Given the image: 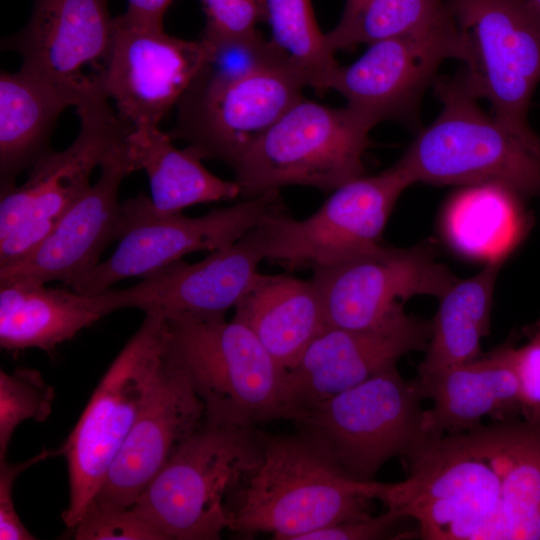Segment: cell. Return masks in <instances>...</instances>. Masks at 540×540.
<instances>
[{"label": "cell", "instance_id": "obj_2", "mask_svg": "<svg viewBox=\"0 0 540 540\" xmlns=\"http://www.w3.org/2000/svg\"><path fill=\"white\" fill-rule=\"evenodd\" d=\"M380 482L346 474L302 433L263 434L262 454L227 502L228 529L300 540L312 531L371 516Z\"/></svg>", "mask_w": 540, "mask_h": 540}, {"label": "cell", "instance_id": "obj_13", "mask_svg": "<svg viewBox=\"0 0 540 540\" xmlns=\"http://www.w3.org/2000/svg\"><path fill=\"white\" fill-rule=\"evenodd\" d=\"M410 185L394 164L333 190L305 219H294L285 209L278 212L265 223L266 259L290 269L315 270L375 249L399 196Z\"/></svg>", "mask_w": 540, "mask_h": 540}, {"label": "cell", "instance_id": "obj_16", "mask_svg": "<svg viewBox=\"0 0 540 540\" xmlns=\"http://www.w3.org/2000/svg\"><path fill=\"white\" fill-rule=\"evenodd\" d=\"M209 57L202 39L184 40L163 26L114 18L112 45L100 79L117 115L132 128L159 126Z\"/></svg>", "mask_w": 540, "mask_h": 540}, {"label": "cell", "instance_id": "obj_29", "mask_svg": "<svg viewBox=\"0 0 540 540\" xmlns=\"http://www.w3.org/2000/svg\"><path fill=\"white\" fill-rule=\"evenodd\" d=\"M262 20L271 30L269 45L306 86L326 91L339 66L316 22L311 0H262Z\"/></svg>", "mask_w": 540, "mask_h": 540}, {"label": "cell", "instance_id": "obj_35", "mask_svg": "<svg viewBox=\"0 0 540 540\" xmlns=\"http://www.w3.org/2000/svg\"><path fill=\"white\" fill-rule=\"evenodd\" d=\"M55 452L42 450L34 457L19 463L0 461V539L32 540L35 536L22 523L13 501L14 483L18 476L29 467L46 459Z\"/></svg>", "mask_w": 540, "mask_h": 540}, {"label": "cell", "instance_id": "obj_18", "mask_svg": "<svg viewBox=\"0 0 540 540\" xmlns=\"http://www.w3.org/2000/svg\"><path fill=\"white\" fill-rule=\"evenodd\" d=\"M127 135L101 162L98 180L66 211L46 238L21 260L0 266V286L57 280L66 283L99 263L104 250L119 240V188L126 176L137 171Z\"/></svg>", "mask_w": 540, "mask_h": 540}, {"label": "cell", "instance_id": "obj_34", "mask_svg": "<svg viewBox=\"0 0 540 540\" xmlns=\"http://www.w3.org/2000/svg\"><path fill=\"white\" fill-rule=\"evenodd\" d=\"M524 331L528 342L515 349L522 418L540 423V319Z\"/></svg>", "mask_w": 540, "mask_h": 540}, {"label": "cell", "instance_id": "obj_22", "mask_svg": "<svg viewBox=\"0 0 540 540\" xmlns=\"http://www.w3.org/2000/svg\"><path fill=\"white\" fill-rule=\"evenodd\" d=\"M514 336L473 361L425 380L417 378L425 398L433 402L424 411L427 438L469 430L485 417L492 421L522 417Z\"/></svg>", "mask_w": 540, "mask_h": 540}, {"label": "cell", "instance_id": "obj_4", "mask_svg": "<svg viewBox=\"0 0 540 540\" xmlns=\"http://www.w3.org/2000/svg\"><path fill=\"white\" fill-rule=\"evenodd\" d=\"M433 86L442 110L396 163L411 183L495 184L519 198L540 199V142L487 115L463 71L438 76Z\"/></svg>", "mask_w": 540, "mask_h": 540}, {"label": "cell", "instance_id": "obj_24", "mask_svg": "<svg viewBox=\"0 0 540 540\" xmlns=\"http://www.w3.org/2000/svg\"><path fill=\"white\" fill-rule=\"evenodd\" d=\"M114 312L107 290L88 295L46 284L0 286V346L53 351L82 329Z\"/></svg>", "mask_w": 540, "mask_h": 540}, {"label": "cell", "instance_id": "obj_1", "mask_svg": "<svg viewBox=\"0 0 540 540\" xmlns=\"http://www.w3.org/2000/svg\"><path fill=\"white\" fill-rule=\"evenodd\" d=\"M378 499L425 540H540V423L516 418L426 438Z\"/></svg>", "mask_w": 540, "mask_h": 540}, {"label": "cell", "instance_id": "obj_32", "mask_svg": "<svg viewBox=\"0 0 540 540\" xmlns=\"http://www.w3.org/2000/svg\"><path fill=\"white\" fill-rule=\"evenodd\" d=\"M73 530L76 540H167L134 506H89Z\"/></svg>", "mask_w": 540, "mask_h": 540}, {"label": "cell", "instance_id": "obj_7", "mask_svg": "<svg viewBox=\"0 0 540 540\" xmlns=\"http://www.w3.org/2000/svg\"><path fill=\"white\" fill-rule=\"evenodd\" d=\"M165 318L148 313L102 376L62 447L69 479L62 519L73 529L99 490L155 384L164 350Z\"/></svg>", "mask_w": 540, "mask_h": 540}, {"label": "cell", "instance_id": "obj_33", "mask_svg": "<svg viewBox=\"0 0 540 540\" xmlns=\"http://www.w3.org/2000/svg\"><path fill=\"white\" fill-rule=\"evenodd\" d=\"M206 23L200 39L210 46L249 40L259 36L262 0H200Z\"/></svg>", "mask_w": 540, "mask_h": 540}, {"label": "cell", "instance_id": "obj_36", "mask_svg": "<svg viewBox=\"0 0 540 540\" xmlns=\"http://www.w3.org/2000/svg\"><path fill=\"white\" fill-rule=\"evenodd\" d=\"M404 519L401 515L387 510L376 517L341 522L305 534L300 540H374L386 538Z\"/></svg>", "mask_w": 540, "mask_h": 540}, {"label": "cell", "instance_id": "obj_14", "mask_svg": "<svg viewBox=\"0 0 540 540\" xmlns=\"http://www.w3.org/2000/svg\"><path fill=\"white\" fill-rule=\"evenodd\" d=\"M468 51L453 18L439 26L368 45L347 66H338L326 83L372 128L396 121L415 128L424 92L448 59L465 63Z\"/></svg>", "mask_w": 540, "mask_h": 540}, {"label": "cell", "instance_id": "obj_30", "mask_svg": "<svg viewBox=\"0 0 540 540\" xmlns=\"http://www.w3.org/2000/svg\"><path fill=\"white\" fill-rule=\"evenodd\" d=\"M451 19L444 0H346L338 24L325 36L336 52L430 29Z\"/></svg>", "mask_w": 540, "mask_h": 540}, {"label": "cell", "instance_id": "obj_27", "mask_svg": "<svg viewBox=\"0 0 540 540\" xmlns=\"http://www.w3.org/2000/svg\"><path fill=\"white\" fill-rule=\"evenodd\" d=\"M502 262L488 261L480 272L458 279L439 298L418 379H428L482 355L481 341L489 334L493 293Z\"/></svg>", "mask_w": 540, "mask_h": 540}, {"label": "cell", "instance_id": "obj_25", "mask_svg": "<svg viewBox=\"0 0 540 540\" xmlns=\"http://www.w3.org/2000/svg\"><path fill=\"white\" fill-rule=\"evenodd\" d=\"M246 325L286 370L326 327L320 295L312 280L259 273L234 307Z\"/></svg>", "mask_w": 540, "mask_h": 540}, {"label": "cell", "instance_id": "obj_26", "mask_svg": "<svg viewBox=\"0 0 540 540\" xmlns=\"http://www.w3.org/2000/svg\"><path fill=\"white\" fill-rule=\"evenodd\" d=\"M126 141L137 170H144L148 176L150 198L160 212L180 213L196 204L240 195L236 181L212 174L190 147H175L170 135L159 126L133 128Z\"/></svg>", "mask_w": 540, "mask_h": 540}, {"label": "cell", "instance_id": "obj_17", "mask_svg": "<svg viewBox=\"0 0 540 540\" xmlns=\"http://www.w3.org/2000/svg\"><path fill=\"white\" fill-rule=\"evenodd\" d=\"M431 321L404 312L368 329L326 327L286 372L289 420L299 423L319 403L396 366L411 351L426 350Z\"/></svg>", "mask_w": 540, "mask_h": 540}, {"label": "cell", "instance_id": "obj_12", "mask_svg": "<svg viewBox=\"0 0 540 540\" xmlns=\"http://www.w3.org/2000/svg\"><path fill=\"white\" fill-rule=\"evenodd\" d=\"M80 130L62 151L51 150L27 179L0 195V266L31 253L90 188V175L133 128L111 108L104 91L76 108Z\"/></svg>", "mask_w": 540, "mask_h": 540}, {"label": "cell", "instance_id": "obj_8", "mask_svg": "<svg viewBox=\"0 0 540 540\" xmlns=\"http://www.w3.org/2000/svg\"><path fill=\"white\" fill-rule=\"evenodd\" d=\"M424 399L418 379L405 380L394 366L313 407L299 422L301 433L346 474L370 481L427 438Z\"/></svg>", "mask_w": 540, "mask_h": 540}, {"label": "cell", "instance_id": "obj_23", "mask_svg": "<svg viewBox=\"0 0 540 540\" xmlns=\"http://www.w3.org/2000/svg\"><path fill=\"white\" fill-rule=\"evenodd\" d=\"M103 91L101 84H60L20 69L0 74V195L16 186L20 173L51 151L57 120Z\"/></svg>", "mask_w": 540, "mask_h": 540}, {"label": "cell", "instance_id": "obj_38", "mask_svg": "<svg viewBox=\"0 0 540 540\" xmlns=\"http://www.w3.org/2000/svg\"><path fill=\"white\" fill-rule=\"evenodd\" d=\"M526 1L531 7H533L537 12L540 13V0H524Z\"/></svg>", "mask_w": 540, "mask_h": 540}, {"label": "cell", "instance_id": "obj_37", "mask_svg": "<svg viewBox=\"0 0 540 540\" xmlns=\"http://www.w3.org/2000/svg\"><path fill=\"white\" fill-rule=\"evenodd\" d=\"M124 15L134 21L163 26V17L174 0H127Z\"/></svg>", "mask_w": 540, "mask_h": 540}, {"label": "cell", "instance_id": "obj_10", "mask_svg": "<svg viewBox=\"0 0 540 540\" xmlns=\"http://www.w3.org/2000/svg\"><path fill=\"white\" fill-rule=\"evenodd\" d=\"M303 80L280 60L230 73L205 63L177 103L170 133L201 159L231 168L297 101Z\"/></svg>", "mask_w": 540, "mask_h": 540}, {"label": "cell", "instance_id": "obj_6", "mask_svg": "<svg viewBox=\"0 0 540 540\" xmlns=\"http://www.w3.org/2000/svg\"><path fill=\"white\" fill-rule=\"evenodd\" d=\"M372 127L348 106L292 105L232 167L244 199L290 185L323 192L365 175Z\"/></svg>", "mask_w": 540, "mask_h": 540}, {"label": "cell", "instance_id": "obj_20", "mask_svg": "<svg viewBox=\"0 0 540 540\" xmlns=\"http://www.w3.org/2000/svg\"><path fill=\"white\" fill-rule=\"evenodd\" d=\"M203 422L202 401L163 350L155 384L89 506H133Z\"/></svg>", "mask_w": 540, "mask_h": 540}, {"label": "cell", "instance_id": "obj_19", "mask_svg": "<svg viewBox=\"0 0 540 540\" xmlns=\"http://www.w3.org/2000/svg\"><path fill=\"white\" fill-rule=\"evenodd\" d=\"M265 223L196 263L174 261L124 289L109 288L116 311L136 308L173 317L224 315L235 307L266 259Z\"/></svg>", "mask_w": 540, "mask_h": 540}, {"label": "cell", "instance_id": "obj_31", "mask_svg": "<svg viewBox=\"0 0 540 540\" xmlns=\"http://www.w3.org/2000/svg\"><path fill=\"white\" fill-rule=\"evenodd\" d=\"M54 397L53 386L36 369L0 371V461L6 459L12 436L21 423L44 422L50 416Z\"/></svg>", "mask_w": 540, "mask_h": 540}, {"label": "cell", "instance_id": "obj_5", "mask_svg": "<svg viewBox=\"0 0 540 540\" xmlns=\"http://www.w3.org/2000/svg\"><path fill=\"white\" fill-rule=\"evenodd\" d=\"M263 434L203 424L178 448L133 505L167 540H216L227 502L258 464Z\"/></svg>", "mask_w": 540, "mask_h": 540}, {"label": "cell", "instance_id": "obj_21", "mask_svg": "<svg viewBox=\"0 0 540 540\" xmlns=\"http://www.w3.org/2000/svg\"><path fill=\"white\" fill-rule=\"evenodd\" d=\"M113 24L108 0H34L26 26L6 38L2 47L18 53L26 71L60 84L91 87L100 78L82 70L92 66L101 76Z\"/></svg>", "mask_w": 540, "mask_h": 540}, {"label": "cell", "instance_id": "obj_15", "mask_svg": "<svg viewBox=\"0 0 540 540\" xmlns=\"http://www.w3.org/2000/svg\"><path fill=\"white\" fill-rule=\"evenodd\" d=\"M327 327L368 329L404 312L413 296L442 297L458 278L437 260L427 240L408 248L379 245L341 263L313 270Z\"/></svg>", "mask_w": 540, "mask_h": 540}, {"label": "cell", "instance_id": "obj_3", "mask_svg": "<svg viewBox=\"0 0 540 540\" xmlns=\"http://www.w3.org/2000/svg\"><path fill=\"white\" fill-rule=\"evenodd\" d=\"M164 355L202 401L206 424L255 428L289 420L287 370L243 323L224 315L165 318Z\"/></svg>", "mask_w": 540, "mask_h": 540}, {"label": "cell", "instance_id": "obj_9", "mask_svg": "<svg viewBox=\"0 0 540 540\" xmlns=\"http://www.w3.org/2000/svg\"><path fill=\"white\" fill-rule=\"evenodd\" d=\"M284 209L279 190L198 217L160 212L150 197L138 194L122 203L121 235L112 255L64 285L82 294L101 293L123 279L143 277L193 252L230 246Z\"/></svg>", "mask_w": 540, "mask_h": 540}, {"label": "cell", "instance_id": "obj_11", "mask_svg": "<svg viewBox=\"0 0 540 540\" xmlns=\"http://www.w3.org/2000/svg\"><path fill=\"white\" fill-rule=\"evenodd\" d=\"M468 58L462 70L472 93L517 135L540 142L528 122L540 82V13L524 0H444Z\"/></svg>", "mask_w": 540, "mask_h": 540}, {"label": "cell", "instance_id": "obj_28", "mask_svg": "<svg viewBox=\"0 0 540 540\" xmlns=\"http://www.w3.org/2000/svg\"><path fill=\"white\" fill-rule=\"evenodd\" d=\"M518 200L517 195L499 185L466 186L446 209V238L465 255L503 260L523 229Z\"/></svg>", "mask_w": 540, "mask_h": 540}]
</instances>
